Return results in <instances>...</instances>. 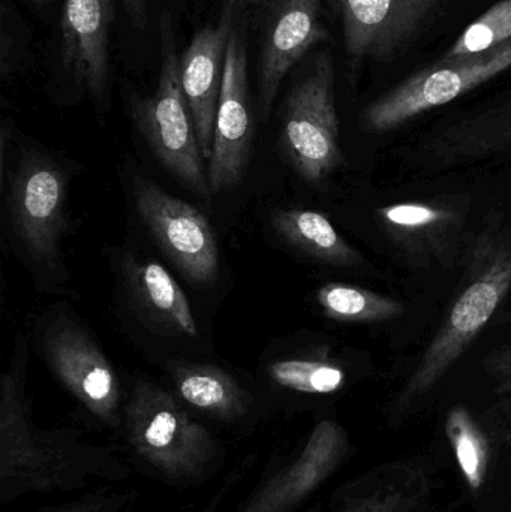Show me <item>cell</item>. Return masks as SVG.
Masks as SVG:
<instances>
[{
	"mask_svg": "<svg viewBox=\"0 0 511 512\" xmlns=\"http://www.w3.org/2000/svg\"><path fill=\"white\" fill-rule=\"evenodd\" d=\"M26 364V340L18 339L0 385V502L9 504L30 492L80 489L90 477L123 480L129 469L110 448L33 426L24 396Z\"/></svg>",
	"mask_w": 511,
	"mask_h": 512,
	"instance_id": "1",
	"label": "cell"
},
{
	"mask_svg": "<svg viewBox=\"0 0 511 512\" xmlns=\"http://www.w3.org/2000/svg\"><path fill=\"white\" fill-rule=\"evenodd\" d=\"M464 256L458 294L396 396L398 411H410L446 378L510 294L511 221L504 213H488Z\"/></svg>",
	"mask_w": 511,
	"mask_h": 512,
	"instance_id": "2",
	"label": "cell"
},
{
	"mask_svg": "<svg viewBox=\"0 0 511 512\" xmlns=\"http://www.w3.org/2000/svg\"><path fill=\"white\" fill-rule=\"evenodd\" d=\"M122 433L138 462L170 483H200L224 459V448L210 430L176 397L144 379L126 400Z\"/></svg>",
	"mask_w": 511,
	"mask_h": 512,
	"instance_id": "3",
	"label": "cell"
},
{
	"mask_svg": "<svg viewBox=\"0 0 511 512\" xmlns=\"http://www.w3.org/2000/svg\"><path fill=\"white\" fill-rule=\"evenodd\" d=\"M170 12L161 17V75L158 89L134 107V120L162 165L200 198L212 195L194 116L180 80V56Z\"/></svg>",
	"mask_w": 511,
	"mask_h": 512,
	"instance_id": "4",
	"label": "cell"
},
{
	"mask_svg": "<svg viewBox=\"0 0 511 512\" xmlns=\"http://www.w3.org/2000/svg\"><path fill=\"white\" fill-rule=\"evenodd\" d=\"M282 149L291 167L312 186H320L344 164L339 144L332 56L321 53L285 101Z\"/></svg>",
	"mask_w": 511,
	"mask_h": 512,
	"instance_id": "5",
	"label": "cell"
},
{
	"mask_svg": "<svg viewBox=\"0 0 511 512\" xmlns=\"http://www.w3.org/2000/svg\"><path fill=\"white\" fill-rule=\"evenodd\" d=\"M510 68L511 39L476 56L435 63L369 104L360 114V128L374 135L395 131L423 113L461 98Z\"/></svg>",
	"mask_w": 511,
	"mask_h": 512,
	"instance_id": "6",
	"label": "cell"
},
{
	"mask_svg": "<svg viewBox=\"0 0 511 512\" xmlns=\"http://www.w3.org/2000/svg\"><path fill=\"white\" fill-rule=\"evenodd\" d=\"M468 210L462 197L402 201L377 209V222L408 264L452 268L470 242L465 237Z\"/></svg>",
	"mask_w": 511,
	"mask_h": 512,
	"instance_id": "7",
	"label": "cell"
},
{
	"mask_svg": "<svg viewBox=\"0 0 511 512\" xmlns=\"http://www.w3.org/2000/svg\"><path fill=\"white\" fill-rule=\"evenodd\" d=\"M66 174L44 153L27 150L12 179V227L36 262L57 265L66 227Z\"/></svg>",
	"mask_w": 511,
	"mask_h": 512,
	"instance_id": "8",
	"label": "cell"
},
{
	"mask_svg": "<svg viewBox=\"0 0 511 512\" xmlns=\"http://www.w3.org/2000/svg\"><path fill=\"white\" fill-rule=\"evenodd\" d=\"M134 200L138 216L162 251L198 285L219 276V248L209 219L192 204L162 191L152 180L137 177Z\"/></svg>",
	"mask_w": 511,
	"mask_h": 512,
	"instance_id": "9",
	"label": "cell"
},
{
	"mask_svg": "<svg viewBox=\"0 0 511 512\" xmlns=\"http://www.w3.org/2000/svg\"><path fill=\"white\" fill-rule=\"evenodd\" d=\"M42 349L48 366L69 393L102 423L122 432V388L95 340L74 322L57 321L45 333Z\"/></svg>",
	"mask_w": 511,
	"mask_h": 512,
	"instance_id": "10",
	"label": "cell"
},
{
	"mask_svg": "<svg viewBox=\"0 0 511 512\" xmlns=\"http://www.w3.org/2000/svg\"><path fill=\"white\" fill-rule=\"evenodd\" d=\"M254 143V114L248 81V54L234 27L225 57L224 78L216 113L212 158L207 168L212 194L242 182Z\"/></svg>",
	"mask_w": 511,
	"mask_h": 512,
	"instance_id": "11",
	"label": "cell"
},
{
	"mask_svg": "<svg viewBox=\"0 0 511 512\" xmlns=\"http://www.w3.org/2000/svg\"><path fill=\"white\" fill-rule=\"evenodd\" d=\"M351 68L392 62L413 44L441 0H338Z\"/></svg>",
	"mask_w": 511,
	"mask_h": 512,
	"instance_id": "12",
	"label": "cell"
},
{
	"mask_svg": "<svg viewBox=\"0 0 511 512\" xmlns=\"http://www.w3.org/2000/svg\"><path fill=\"white\" fill-rule=\"evenodd\" d=\"M348 453L345 430L336 421H321L300 453L281 466L239 512H294L341 465Z\"/></svg>",
	"mask_w": 511,
	"mask_h": 512,
	"instance_id": "13",
	"label": "cell"
},
{
	"mask_svg": "<svg viewBox=\"0 0 511 512\" xmlns=\"http://www.w3.org/2000/svg\"><path fill=\"white\" fill-rule=\"evenodd\" d=\"M236 5L237 0H225L218 24L200 30L180 56L182 89L194 116L198 144L207 164L212 158L216 113Z\"/></svg>",
	"mask_w": 511,
	"mask_h": 512,
	"instance_id": "14",
	"label": "cell"
},
{
	"mask_svg": "<svg viewBox=\"0 0 511 512\" xmlns=\"http://www.w3.org/2000/svg\"><path fill=\"white\" fill-rule=\"evenodd\" d=\"M420 153L438 170L511 155V92L429 134Z\"/></svg>",
	"mask_w": 511,
	"mask_h": 512,
	"instance_id": "15",
	"label": "cell"
},
{
	"mask_svg": "<svg viewBox=\"0 0 511 512\" xmlns=\"http://www.w3.org/2000/svg\"><path fill=\"white\" fill-rule=\"evenodd\" d=\"M113 0H65L62 63L95 104L107 98L110 84V29Z\"/></svg>",
	"mask_w": 511,
	"mask_h": 512,
	"instance_id": "16",
	"label": "cell"
},
{
	"mask_svg": "<svg viewBox=\"0 0 511 512\" xmlns=\"http://www.w3.org/2000/svg\"><path fill=\"white\" fill-rule=\"evenodd\" d=\"M321 0H279L267 26L260 65V105L269 116L285 75L329 33L320 21Z\"/></svg>",
	"mask_w": 511,
	"mask_h": 512,
	"instance_id": "17",
	"label": "cell"
},
{
	"mask_svg": "<svg viewBox=\"0 0 511 512\" xmlns=\"http://www.w3.org/2000/svg\"><path fill=\"white\" fill-rule=\"evenodd\" d=\"M125 274L129 295L150 322L168 333L198 336L197 321L185 292L161 264L129 259Z\"/></svg>",
	"mask_w": 511,
	"mask_h": 512,
	"instance_id": "18",
	"label": "cell"
},
{
	"mask_svg": "<svg viewBox=\"0 0 511 512\" xmlns=\"http://www.w3.org/2000/svg\"><path fill=\"white\" fill-rule=\"evenodd\" d=\"M171 375L180 399L201 414L230 424L249 414L248 393L225 370L210 364L186 363L173 366Z\"/></svg>",
	"mask_w": 511,
	"mask_h": 512,
	"instance_id": "19",
	"label": "cell"
},
{
	"mask_svg": "<svg viewBox=\"0 0 511 512\" xmlns=\"http://www.w3.org/2000/svg\"><path fill=\"white\" fill-rule=\"evenodd\" d=\"M272 227L291 248L339 268H357L365 258L338 233L329 218L314 210H276Z\"/></svg>",
	"mask_w": 511,
	"mask_h": 512,
	"instance_id": "20",
	"label": "cell"
},
{
	"mask_svg": "<svg viewBox=\"0 0 511 512\" xmlns=\"http://www.w3.org/2000/svg\"><path fill=\"white\" fill-rule=\"evenodd\" d=\"M317 303L333 321L378 324L401 318L407 312L402 301L360 286L332 282L321 286Z\"/></svg>",
	"mask_w": 511,
	"mask_h": 512,
	"instance_id": "21",
	"label": "cell"
},
{
	"mask_svg": "<svg viewBox=\"0 0 511 512\" xmlns=\"http://www.w3.org/2000/svg\"><path fill=\"white\" fill-rule=\"evenodd\" d=\"M446 433L455 450L459 468L471 490H480L488 480L491 451L485 430L465 406L450 409L446 418Z\"/></svg>",
	"mask_w": 511,
	"mask_h": 512,
	"instance_id": "22",
	"label": "cell"
},
{
	"mask_svg": "<svg viewBox=\"0 0 511 512\" xmlns=\"http://www.w3.org/2000/svg\"><path fill=\"white\" fill-rule=\"evenodd\" d=\"M270 381L282 390L300 394H333L344 388L347 373L326 358H285L267 367Z\"/></svg>",
	"mask_w": 511,
	"mask_h": 512,
	"instance_id": "23",
	"label": "cell"
},
{
	"mask_svg": "<svg viewBox=\"0 0 511 512\" xmlns=\"http://www.w3.org/2000/svg\"><path fill=\"white\" fill-rule=\"evenodd\" d=\"M511 39V0L495 3L456 39L437 63L452 62L485 53Z\"/></svg>",
	"mask_w": 511,
	"mask_h": 512,
	"instance_id": "24",
	"label": "cell"
},
{
	"mask_svg": "<svg viewBox=\"0 0 511 512\" xmlns=\"http://www.w3.org/2000/svg\"><path fill=\"white\" fill-rule=\"evenodd\" d=\"M419 496L404 489H387L351 502L339 512H411L419 504Z\"/></svg>",
	"mask_w": 511,
	"mask_h": 512,
	"instance_id": "25",
	"label": "cell"
},
{
	"mask_svg": "<svg viewBox=\"0 0 511 512\" xmlns=\"http://www.w3.org/2000/svg\"><path fill=\"white\" fill-rule=\"evenodd\" d=\"M483 364L488 375L494 379L498 393L511 396V339L492 351Z\"/></svg>",
	"mask_w": 511,
	"mask_h": 512,
	"instance_id": "26",
	"label": "cell"
},
{
	"mask_svg": "<svg viewBox=\"0 0 511 512\" xmlns=\"http://www.w3.org/2000/svg\"><path fill=\"white\" fill-rule=\"evenodd\" d=\"M131 501L122 496H90V498L81 499L75 504L66 505V507L57 508V510H47L45 512H126V507Z\"/></svg>",
	"mask_w": 511,
	"mask_h": 512,
	"instance_id": "27",
	"label": "cell"
},
{
	"mask_svg": "<svg viewBox=\"0 0 511 512\" xmlns=\"http://www.w3.org/2000/svg\"><path fill=\"white\" fill-rule=\"evenodd\" d=\"M129 20L137 29L144 30L147 26V0H123Z\"/></svg>",
	"mask_w": 511,
	"mask_h": 512,
	"instance_id": "28",
	"label": "cell"
},
{
	"mask_svg": "<svg viewBox=\"0 0 511 512\" xmlns=\"http://www.w3.org/2000/svg\"><path fill=\"white\" fill-rule=\"evenodd\" d=\"M245 3H249V5H260V3L267 2V0H243Z\"/></svg>",
	"mask_w": 511,
	"mask_h": 512,
	"instance_id": "29",
	"label": "cell"
},
{
	"mask_svg": "<svg viewBox=\"0 0 511 512\" xmlns=\"http://www.w3.org/2000/svg\"><path fill=\"white\" fill-rule=\"evenodd\" d=\"M33 2H36V3H45V2H47V0H33Z\"/></svg>",
	"mask_w": 511,
	"mask_h": 512,
	"instance_id": "30",
	"label": "cell"
}]
</instances>
